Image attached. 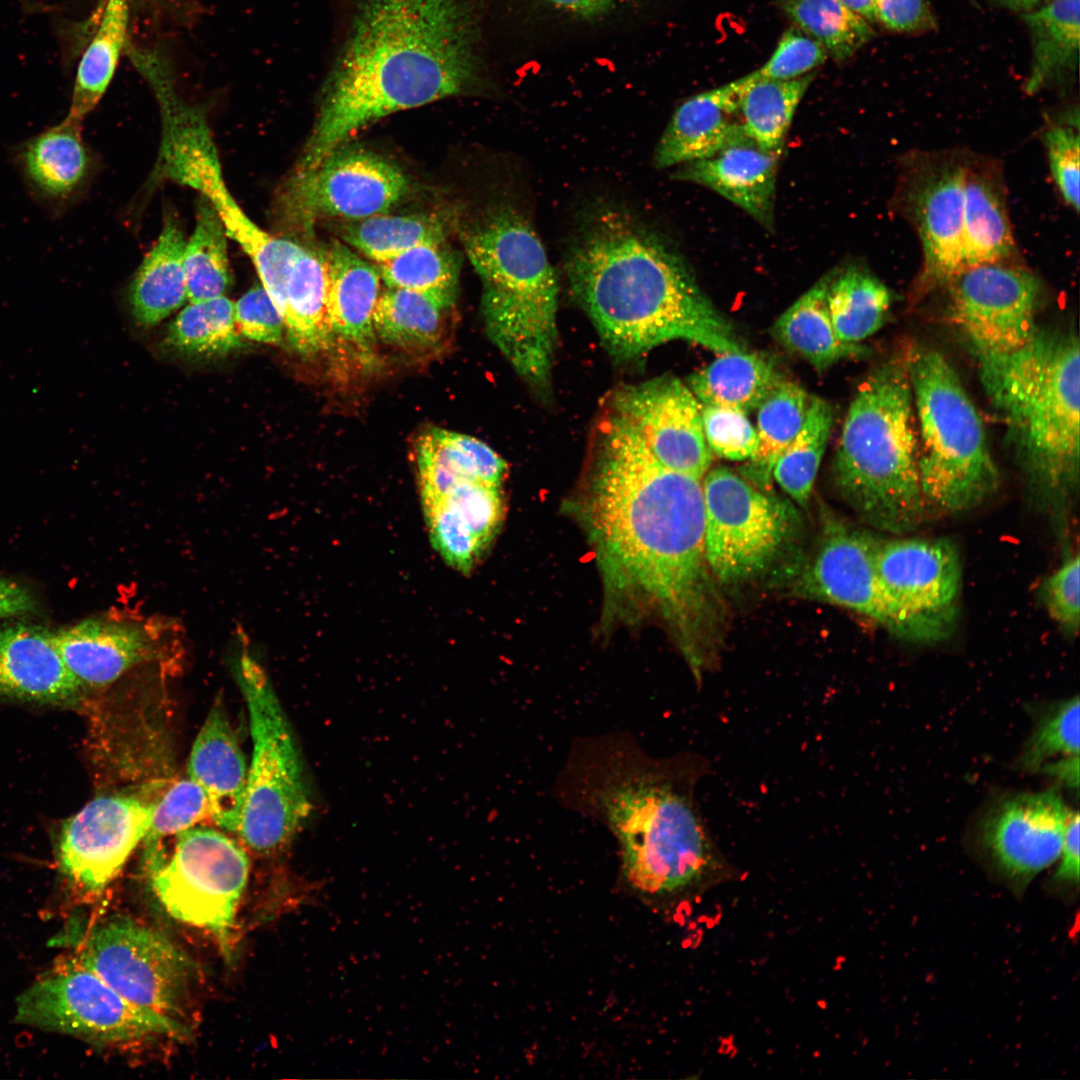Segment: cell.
Returning <instances> with one entry per match:
<instances>
[{
  "mask_svg": "<svg viewBox=\"0 0 1080 1080\" xmlns=\"http://www.w3.org/2000/svg\"><path fill=\"white\" fill-rule=\"evenodd\" d=\"M577 512L596 553L603 624L658 617L700 682L722 606L705 553L702 480L671 470L608 407L593 426Z\"/></svg>",
  "mask_w": 1080,
  "mask_h": 1080,
  "instance_id": "cell-1",
  "label": "cell"
},
{
  "mask_svg": "<svg viewBox=\"0 0 1080 1080\" xmlns=\"http://www.w3.org/2000/svg\"><path fill=\"white\" fill-rule=\"evenodd\" d=\"M484 7L485 0H353L296 169L316 167L389 114L478 88Z\"/></svg>",
  "mask_w": 1080,
  "mask_h": 1080,
  "instance_id": "cell-2",
  "label": "cell"
},
{
  "mask_svg": "<svg viewBox=\"0 0 1080 1080\" xmlns=\"http://www.w3.org/2000/svg\"><path fill=\"white\" fill-rule=\"evenodd\" d=\"M564 269L575 302L616 360H638L672 340L720 354L745 349L681 257L622 206L600 201L584 211Z\"/></svg>",
  "mask_w": 1080,
  "mask_h": 1080,
  "instance_id": "cell-3",
  "label": "cell"
},
{
  "mask_svg": "<svg viewBox=\"0 0 1080 1080\" xmlns=\"http://www.w3.org/2000/svg\"><path fill=\"white\" fill-rule=\"evenodd\" d=\"M589 746L569 781L582 807L618 840L633 888L659 897L699 896L731 878L694 797L706 769L702 759L656 760L616 739Z\"/></svg>",
  "mask_w": 1080,
  "mask_h": 1080,
  "instance_id": "cell-4",
  "label": "cell"
},
{
  "mask_svg": "<svg viewBox=\"0 0 1080 1080\" xmlns=\"http://www.w3.org/2000/svg\"><path fill=\"white\" fill-rule=\"evenodd\" d=\"M977 362L1032 494L1063 522L1080 479L1077 334L1038 328L1022 349Z\"/></svg>",
  "mask_w": 1080,
  "mask_h": 1080,
  "instance_id": "cell-5",
  "label": "cell"
},
{
  "mask_svg": "<svg viewBox=\"0 0 1080 1080\" xmlns=\"http://www.w3.org/2000/svg\"><path fill=\"white\" fill-rule=\"evenodd\" d=\"M463 243L483 284L489 339L537 395L549 398L559 287L532 222L516 203L501 201L472 223Z\"/></svg>",
  "mask_w": 1080,
  "mask_h": 1080,
  "instance_id": "cell-6",
  "label": "cell"
},
{
  "mask_svg": "<svg viewBox=\"0 0 1080 1080\" xmlns=\"http://www.w3.org/2000/svg\"><path fill=\"white\" fill-rule=\"evenodd\" d=\"M832 472L841 499L868 525L902 535L924 520L907 352L891 356L859 386Z\"/></svg>",
  "mask_w": 1080,
  "mask_h": 1080,
  "instance_id": "cell-7",
  "label": "cell"
},
{
  "mask_svg": "<svg viewBox=\"0 0 1080 1080\" xmlns=\"http://www.w3.org/2000/svg\"><path fill=\"white\" fill-rule=\"evenodd\" d=\"M907 363L926 506L951 514L972 510L1001 482L980 415L940 351L915 347L907 351Z\"/></svg>",
  "mask_w": 1080,
  "mask_h": 1080,
  "instance_id": "cell-8",
  "label": "cell"
},
{
  "mask_svg": "<svg viewBox=\"0 0 1080 1080\" xmlns=\"http://www.w3.org/2000/svg\"><path fill=\"white\" fill-rule=\"evenodd\" d=\"M238 681L253 749L237 834L250 849L269 855L289 845L311 804L289 722L264 670L243 656Z\"/></svg>",
  "mask_w": 1080,
  "mask_h": 1080,
  "instance_id": "cell-9",
  "label": "cell"
},
{
  "mask_svg": "<svg viewBox=\"0 0 1080 1080\" xmlns=\"http://www.w3.org/2000/svg\"><path fill=\"white\" fill-rule=\"evenodd\" d=\"M157 99L162 116L158 176L190 186L210 202L228 238L250 257L261 285L283 317L288 277L304 247L265 232L238 206L224 182L204 113L185 103L175 90Z\"/></svg>",
  "mask_w": 1080,
  "mask_h": 1080,
  "instance_id": "cell-10",
  "label": "cell"
},
{
  "mask_svg": "<svg viewBox=\"0 0 1080 1080\" xmlns=\"http://www.w3.org/2000/svg\"><path fill=\"white\" fill-rule=\"evenodd\" d=\"M702 488L705 553L717 583L734 586L764 576L796 539V508L727 467L708 470Z\"/></svg>",
  "mask_w": 1080,
  "mask_h": 1080,
  "instance_id": "cell-11",
  "label": "cell"
},
{
  "mask_svg": "<svg viewBox=\"0 0 1080 1080\" xmlns=\"http://www.w3.org/2000/svg\"><path fill=\"white\" fill-rule=\"evenodd\" d=\"M175 838L171 856L148 868L152 888L173 918L209 931L229 958L249 858L237 842L212 828L194 826Z\"/></svg>",
  "mask_w": 1080,
  "mask_h": 1080,
  "instance_id": "cell-12",
  "label": "cell"
},
{
  "mask_svg": "<svg viewBox=\"0 0 1080 1080\" xmlns=\"http://www.w3.org/2000/svg\"><path fill=\"white\" fill-rule=\"evenodd\" d=\"M15 1016L97 1044L189 1035L182 1021L128 1001L79 963L34 982L18 997Z\"/></svg>",
  "mask_w": 1080,
  "mask_h": 1080,
  "instance_id": "cell-13",
  "label": "cell"
},
{
  "mask_svg": "<svg viewBox=\"0 0 1080 1080\" xmlns=\"http://www.w3.org/2000/svg\"><path fill=\"white\" fill-rule=\"evenodd\" d=\"M79 964L128 1001L178 1020L194 975L184 951L126 916L106 920L89 933Z\"/></svg>",
  "mask_w": 1080,
  "mask_h": 1080,
  "instance_id": "cell-14",
  "label": "cell"
},
{
  "mask_svg": "<svg viewBox=\"0 0 1080 1080\" xmlns=\"http://www.w3.org/2000/svg\"><path fill=\"white\" fill-rule=\"evenodd\" d=\"M874 562L901 623L903 639L931 643L952 632L962 565L950 539L874 536Z\"/></svg>",
  "mask_w": 1080,
  "mask_h": 1080,
  "instance_id": "cell-15",
  "label": "cell"
},
{
  "mask_svg": "<svg viewBox=\"0 0 1080 1080\" xmlns=\"http://www.w3.org/2000/svg\"><path fill=\"white\" fill-rule=\"evenodd\" d=\"M952 322L978 359L1010 355L1036 334L1041 285L1030 271L985 263L962 269L945 285Z\"/></svg>",
  "mask_w": 1080,
  "mask_h": 1080,
  "instance_id": "cell-16",
  "label": "cell"
},
{
  "mask_svg": "<svg viewBox=\"0 0 1080 1080\" xmlns=\"http://www.w3.org/2000/svg\"><path fill=\"white\" fill-rule=\"evenodd\" d=\"M409 188L406 175L381 156L340 148L313 169L295 172L277 202L290 222L330 216L363 219L387 212Z\"/></svg>",
  "mask_w": 1080,
  "mask_h": 1080,
  "instance_id": "cell-17",
  "label": "cell"
},
{
  "mask_svg": "<svg viewBox=\"0 0 1080 1080\" xmlns=\"http://www.w3.org/2000/svg\"><path fill=\"white\" fill-rule=\"evenodd\" d=\"M156 801L135 793L100 796L67 819L58 848L67 879L88 894L102 892L142 843Z\"/></svg>",
  "mask_w": 1080,
  "mask_h": 1080,
  "instance_id": "cell-18",
  "label": "cell"
},
{
  "mask_svg": "<svg viewBox=\"0 0 1080 1080\" xmlns=\"http://www.w3.org/2000/svg\"><path fill=\"white\" fill-rule=\"evenodd\" d=\"M793 591L800 597L850 609L897 637L903 630L874 562V535L833 515L824 516L811 560L800 570Z\"/></svg>",
  "mask_w": 1080,
  "mask_h": 1080,
  "instance_id": "cell-19",
  "label": "cell"
},
{
  "mask_svg": "<svg viewBox=\"0 0 1080 1080\" xmlns=\"http://www.w3.org/2000/svg\"><path fill=\"white\" fill-rule=\"evenodd\" d=\"M606 402L662 465L703 479L712 452L703 432L701 404L687 385L676 377L661 376L623 385Z\"/></svg>",
  "mask_w": 1080,
  "mask_h": 1080,
  "instance_id": "cell-20",
  "label": "cell"
},
{
  "mask_svg": "<svg viewBox=\"0 0 1080 1080\" xmlns=\"http://www.w3.org/2000/svg\"><path fill=\"white\" fill-rule=\"evenodd\" d=\"M1072 813L1056 790L1011 795L988 812L981 840L1001 874L1025 887L1058 860Z\"/></svg>",
  "mask_w": 1080,
  "mask_h": 1080,
  "instance_id": "cell-21",
  "label": "cell"
},
{
  "mask_svg": "<svg viewBox=\"0 0 1080 1080\" xmlns=\"http://www.w3.org/2000/svg\"><path fill=\"white\" fill-rule=\"evenodd\" d=\"M965 170L958 160H931L909 186L908 204L923 251L921 288L945 286L960 271Z\"/></svg>",
  "mask_w": 1080,
  "mask_h": 1080,
  "instance_id": "cell-22",
  "label": "cell"
},
{
  "mask_svg": "<svg viewBox=\"0 0 1080 1080\" xmlns=\"http://www.w3.org/2000/svg\"><path fill=\"white\" fill-rule=\"evenodd\" d=\"M11 159L31 198L54 217L75 203L93 167L82 122L67 116L14 146Z\"/></svg>",
  "mask_w": 1080,
  "mask_h": 1080,
  "instance_id": "cell-23",
  "label": "cell"
},
{
  "mask_svg": "<svg viewBox=\"0 0 1080 1080\" xmlns=\"http://www.w3.org/2000/svg\"><path fill=\"white\" fill-rule=\"evenodd\" d=\"M782 153L763 148L742 131L712 155L678 166L671 177L713 190L773 231Z\"/></svg>",
  "mask_w": 1080,
  "mask_h": 1080,
  "instance_id": "cell-24",
  "label": "cell"
},
{
  "mask_svg": "<svg viewBox=\"0 0 1080 1080\" xmlns=\"http://www.w3.org/2000/svg\"><path fill=\"white\" fill-rule=\"evenodd\" d=\"M82 694L57 649L53 632L25 622L0 625V695L67 704Z\"/></svg>",
  "mask_w": 1080,
  "mask_h": 1080,
  "instance_id": "cell-25",
  "label": "cell"
},
{
  "mask_svg": "<svg viewBox=\"0 0 1080 1080\" xmlns=\"http://www.w3.org/2000/svg\"><path fill=\"white\" fill-rule=\"evenodd\" d=\"M187 772L204 791L212 821L222 830L237 833L248 767L224 704L217 702L210 708L194 740Z\"/></svg>",
  "mask_w": 1080,
  "mask_h": 1080,
  "instance_id": "cell-26",
  "label": "cell"
},
{
  "mask_svg": "<svg viewBox=\"0 0 1080 1080\" xmlns=\"http://www.w3.org/2000/svg\"><path fill=\"white\" fill-rule=\"evenodd\" d=\"M747 75L687 98L674 111L653 163L668 168L706 158L742 132L739 100Z\"/></svg>",
  "mask_w": 1080,
  "mask_h": 1080,
  "instance_id": "cell-27",
  "label": "cell"
},
{
  "mask_svg": "<svg viewBox=\"0 0 1080 1080\" xmlns=\"http://www.w3.org/2000/svg\"><path fill=\"white\" fill-rule=\"evenodd\" d=\"M417 447L423 506L440 501L462 482L501 487L505 480L506 462L472 436L432 428L420 437Z\"/></svg>",
  "mask_w": 1080,
  "mask_h": 1080,
  "instance_id": "cell-28",
  "label": "cell"
},
{
  "mask_svg": "<svg viewBox=\"0 0 1080 1080\" xmlns=\"http://www.w3.org/2000/svg\"><path fill=\"white\" fill-rule=\"evenodd\" d=\"M323 256L329 276L333 336L369 350L375 340L373 314L380 295L379 271L339 241H333Z\"/></svg>",
  "mask_w": 1080,
  "mask_h": 1080,
  "instance_id": "cell-29",
  "label": "cell"
},
{
  "mask_svg": "<svg viewBox=\"0 0 1080 1080\" xmlns=\"http://www.w3.org/2000/svg\"><path fill=\"white\" fill-rule=\"evenodd\" d=\"M1015 241L998 180L984 168L966 166L963 186L962 269L1007 262Z\"/></svg>",
  "mask_w": 1080,
  "mask_h": 1080,
  "instance_id": "cell-30",
  "label": "cell"
},
{
  "mask_svg": "<svg viewBox=\"0 0 1080 1080\" xmlns=\"http://www.w3.org/2000/svg\"><path fill=\"white\" fill-rule=\"evenodd\" d=\"M185 244L176 218L167 216L130 287L133 314L141 325L159 323L187 299L183 268Z\"/></svg>",
  "mask_w": 1080,
  "mask_h": 1080,
  "instance_id": "cell-31",
  "label": "cell"
},
{
  "mask_svg": "<svg viewBox=\"0 0 1080 1080\" xmlns=\"http://www.w3.org/2000/svg\"><path fill=\"white\" fill-rule=\"evenodd\" d=\"M291 347L313 355L333 339L329 314V276L323 255L303 248L291 268L283 314Z\"/></svg>",
  "mask_w": 1080,
  "mask_h": 1080,
  "instance_id": "cell-32",
  "label": "cell"
},
{
  "mask_svg": "<svg viewBox=\"0 0 1080 1080\" xmlns=\"http://www.w3.org/2000/svg\"><path fill=\"white\" fill-rule=\"evenodd\" d=\"M833 273L819 279L772 327L774 337L785 348L805 358L819 371L841 359L867 353L859 344L841 341L834 331L827 304Z\"/></svg>",
  "mask_w": 1080,
  "mask_h": 1080,
  "instance_id": "cell-33",
  "label": "cell"
},
{
  "mask_svg": "<svg viewBox=\"0 0 1080 1080\" xmlns=\"http://www.w3.org/2000/svg\"><path fill=\"white\" fill-rule=\"evenodd\" d=\"M784 378L767 357L758 353L721 354L688 377V387L702 404L744 411L757 409Z\"/></svg>",
  "mask_w": 1080,
  "mask_h": 1080,
  "instance_id": "cell-34",
  "label": "cell"
},
{
  "mask_svg": "<svg viewBox=\"0 0 1080 1080\" xmlns=\"http://www.w3.org/2000/svg\"><path fill=\"white\" fill-rule=\"evenodd\" d=\"M129 18L128 0H105L77 67L67 117L83 122L104 96L128 44Z\"/></svg>",
  "mask_w": 1080,
  "mask_h": 1080,
  "instance_id": "cell-35",
  "label": "cell"
},
{
  "mask_svg": "<svg viewBox=\"0 0 1080 1080\" xmlns=\"http://www.w3.org/2000/svg\"><path fill=\"white\" fill-rule=\"evenodd\" d=\"M1080 0H1051L1023 16L1032 37V65L1024 86L1034 94L1078 63Z\"/></svg>",
  "mask_w": 1080,
  "mask_h": 1080,
  "instance_id": "cell-36",
  "label": "cell"
},
{
  "mask_svg": "<svg viewBox=\"0 0 1080 1080\" xmlns=\"http://www.w3.org/2000/svg\"><path fill=\"white\" fill-rule=\"evenodd\" d=\"M814 75L790 80L747 75L739 100V117L746 136L767 150L783 152L793 116Z\"/></svg>",
  "mask_w": 1080,
  "mask_h": 1080,
  "instance_id": "cell-37",
  "label": "cell"
},
{
  "mask_svg": "<svg viewBox=\"0 0 1080 1080\" xmlns=\"http://www.w3.org/2000/svg\"><path fill=\"white\" fill-rule=\"evenodd\" d=\"M892 296L877 277L858 266L834 272L827 292L831 322L837 337L859 344L884 324Z\"/></svg>",
  "mask_w": 1080,
  "mask_h": 1080,
  "instance_id": "cell-38",
  "label": "cell"
},
{
  "mask_svg": "<svg viewBox=\"0 0 1080 1080\" xmlns=\"http://www.w3.org/2000/svg\"><path fill=\"white\" fill-rule=\"evenodd\" d=\"M809 404L806 391L783 380L759 405L757 446L741 468L742 476L767 491L780 455L800 430Z\"/></svg>",
  "mask_w": 1080,
  "mask_h": 1080,
  "instance_id": "cell-39",
  "label": "cell"
},
{
  "mask_svg": "<svg viewBox=\"0 0 1080 1080\" xmlns=\"http://www.w3.org/2000/svg\"><path fill=\"white\" fill-rule=\"evenodd\" d=\"M449 307L429 294L389 288L379 295L375 306V336L399 347L432 348L442 337L443 312Z\"/></svg>",
  "mask_w": 1080,
  "mask_h": 1080,
  "instance_id": "cell-40",
  "label": "cell"
},
{
  "mask_svg": "<svg viewBox=\"0 0 1080 1080\" xmlns=\"http://www.w3.org/2000/svg\"><path fill=\"white\" fill-rule=\"evenodd\" d=\"M225 228L210 202L200 196L194 231L186 241L183 268L187 299L198 302L224 296L231 275Z\"/></svg>",
  "mask_w": 1080,
  "mask_h": 1080,
  "instance_id": "cell-41",
  "label": "cell"
},
{
  "mask_svg": "<svg viewBox=\"0 0 1080 1080\" xmlns=\"http://www.w3.org/2000/svg\"><path fill=\"white\" fill-rule=\"evenodd\" d=\"M832 423L830 403L812 397L800 430L773 468L772 477L803 508L808 506Z\"/></svg>",
  "mask_w": 1080,
  "mask_h": 1080,
  "instance_id": "cell-42",
  "label": "cell"
},
{
  "mask_svg": "<svg viewBox=\"0 0 1080 1080\" xmlns=\"http://www.w3.org/2000/svg\"><path fill=\"white\" fill-rule=\"evenodd\" d=\"M780 8L836 61L852 57L872 37L869 22L840 0H780Z\"/></svg>",
  "mask_w": 1080,
  "mask_h": 1080,
  "instance_id": "cell-43",
  "label": "cell"
},
{
  "mask_svg": "<svg viewBox=\"0 0 1080 1080\" xmlns=\"http://www.w3.org/2000/svg\"><path fill=\"white\" fill-rule=\"evenodd\" d=\"M342 238L377 264L419 245L442 244L445 231L441 222L427 215H375L348 224Z\"/></svg>",
  "mask_w": 1080,
  "mask_h": 1080,
  "instance_id": "cell-44",
  "label": "cell"
},
{
  "mask_svg": "<svg viewBox=\"0 0 1080 1080\" xmlns=\"http://www.w3.org/2000/svg\"><path fill=\"white\" fill-rule=\"evenodd\" d=\"M167 341L191 355H221L239 348L234 303L225 296L191 302L171 323Z\"/></svg>",
  "mask_w": 1080,
  "mask_h": 1080,
  "instance_id": "cell-45",
  "label": "cell"
},
{
  "mask_svg": "<svg viewBox=\"0 0 1080 1080\" xmlns=\"http://www.w3.org/2000/svg\"><path fill=\"white\" fill-rule=\"evenodd\" d=\"M377 269L389 288L429 294L450 306L454 303L458 264L442 244L413 247L379 263Z\"/></svg>",
  "mask_w": 1080,
  "mask_h": 1080,
  "instance_id": "cell-46",
  "label": "cell"
},
{
  "mask_svg": "<svg viewBox=\"0 0 1080 1080\" xmlns=\"http://www.w3.org/2000/svg\"><path fill=\"white\" fill-rule=\"evenodd\" d=\"M209 817L206 795L190 778L173 784L156 801L149 829L142 841L145 860L150 867L162 859V842L194 827Z\"/></svg>",
  "mask_w": 1080,
  "mask_h": 1080,
  "instance_id": "cell-47",
  "label": "cell"
},
{
  "mask_svg": "<svg viewBox=\"0 0 1080 1080\" xmlns=\"http://www.w3.org/2000/svg\"><path fill=\"white\" fill-rule=\"evenodd\" d=\"M1079 697L1064 700L1038 722L1027 741L1020 763L1029 771L1067 756L1079 755Z\"/></svg>",
  "mask_w": 1080,
  "mask_h": 1080,
  "instance_id": "cell-48",
  "label": "cell"
},
{
  "mask_svg": "<svg viewBox=\"0 0 1080 1080\" xmlns=\"http://www.w3.org/2000/svg\"><path fill=\"white\" fill-rule=\"evenodd\" d=\"M529 16L546 24L596 28L639 11L644 0H517Z\"/></svg>",
  "mask_w": 1080,
  "mask_h": 1080,
  "instance_id": "cell-49",
  "label": "cell"
},
{
  "mask_svg": "<svg viewBox=\"0 0 1080 1080\" xmlns=\"http://www.w3.org/2000/svg\"><path fill=\"white\" fill-rule=\"evenodd\" d=\"M440 501L461 518L486 549L503 520L501 487L479 481H466L457 485Z\"/></svg>",
  "mask_w": 1080,
  "mask_h": 1080,
  "instance_id": "cell-50",
  "label": "cell"
},
{
  "mask_svg": "<svg viewBox=\"0 0 1080 1080\" xmlns=\"http://www.w3.org/2000/svg\"><path fill=\"white\" fill-rule=\"evenodd\" d=\"M433 546L452 568L469 574L485 548L442 501L423 506Z\"/></svg>",
  "mask_w": 1080,
  "mask_h": 1080,
  "instance_id": "cell-51",
  "label": "cell"
},
{
  "mask_svg": "<svg viewBox=\"0 0 1080 1080\" xmlns=\"http://www.w3.org/2000/svg\"><path fill=\"white\" fill-rule=\"evenodd\" d=\"M706 442L714 454L732 461H746L757 446V433L744 411L701 404Z\"/></svg>",
  "mask_w": 1080,
  "mask_h": 1080,
  "instance_id": "cell-52",
  "label": "cell"
},
{
  "mask_svg": "<svg viewBox=\"0 0 1080 1080\" xmlns=\"http://www.w3.org/2000/svg\"><path fill=\"white\" fill-rule=\"evenodd\" d=\"M1080 557L1076 553L1050 574L1040 587L1049 616L1068 635H1077L1080 624Z\"/></svg>",
  "mask_w": 1080,
  "mask_h": 1080,
  "instance_id": "cell-53",
  "label": "cell"
},
{
  "mask_svg": "<svg viewBox=\"0 0 1080 1080\" xmlns=\"http://www.w3.org/2000/svg\"><path fill=\"white\" fill-rule=\"evenodd\" d=\"M827 56L818 41L791 27L782 34L769 60L755 73L765 79H795L823 64Z\"/></svg>",
  "mask_w": 1080,
  "mask_h": 1080,
  "instance_id": "cell-54",
  "label": "cell"
},
{
  "mask_svg": "<svg viewBox=\"0 0 1080 1080\" xmlns=\"http://www.w3.org/2000/svg\"><path fill=\"white\" fill-rule=\"evenodd\" d=\"M1052 177L1065 202L1079 210V129L1078 123L1056 124L1045 133Z\"/></svg>",
  "mask_w": 1080,
  "mask_h": 1080,
  "instance_id": "cell-55",
  "label": "cell"
},
{
  "mask_svg": "<svg viewBox=\"0 0 1080 1080\" xmlns=\"http://www.w3.org/2000/svg\"><path fill=\"white\" fill-rule=\"evenodd\" d=\"M238 332L263 343H279L285 331L282 315L261 284H256L234 303Z\"/></svg>",
  "mask_w": 1080,
  "mask_h": 1080,
  "instance_id": "cell-56",
  "label": "cell"
},
{
  "mask_svg": "<svg viewBox=\"0 0 1080 1080\" xmlns=\"http://www.w3.org/2000/svg\"><path fill=\"white\" fill-rule=\"evenodd\" d=\"M875 18L897 32L922 31L935 25L927 0H876Z\"/></svg>",
  "mask_w": 1080,
  "mask_h": 1080,
  "instance_id": "cell-57",
  "label": "cell"
},
{
  "mask_svg": "<svg viewBox=\"0 0 1080 1080\" xmlns=\"http://www.w3.org/2000/svg\"><path fill=\"white\" fill-rule=\"evenodd\" d=\"M1079 813L1073 811L1064 834L1059 865L1053 880L1065 886L1079 884Z\"/></svg>",
  "mask_w": 1080,
  "mask_h": 1080,
  "instance_id": "cell-58",
  "label": "cell"
},
{
  "mask_svg": "<svg viewBox=\"0 0 1080 1080\" xmlns=\"http://www.w3.org/2000/svg\"><path fill=\"white\" fill-rule=\"evenodd\" d=\"M36 606V598L27 586L0 577V620L31 613Z\"/></svg>",
  "mask_w": 1080,
  "mask_h": 1080,
  "instance_id": "cell-59",
  "label": "cell"
},
{
  "mask_svg": "<svg viewBox=\"0 0 1080 1080\" xmlns=\"http://www.w3.org/2000/svg\"><path fill=\"white\" fill-rule=\"evenodd\" d=\"M1039 772L1054 776L1064 785L1078 790L1079 787V755L1062 757L1042 766Z\"/></svg>",
  "mask_w": 1080,
  "mask_h": 1080,
  "instance_id": "cell-60",
  "label": "cell"
},
{
  "mask_svg": "<svg viewBox=\"0 0 1080 1080\" xmlns=\"http://www.w3.org/2000/svg\"><path fill=\"white\" fill-rule=\"evenodd\" d=\"M846 7L853 12L857 13L868 22L876 21L875 18V2L876 0H840Z\"/></svg>",
  "mask_w": 1080,
  "mask_h": 1080,
  "instance_id": "cell-61",
  "label": "cell"
},
{
  "mask_svg": "<svg viewBox=\"0 0 1080 1080\" xmlns=\"http://www.w3.org/2000/svg\"><path fill=\"white\" fill-rule=\"evenodd\" d=\"M1002 1L1004 3H1006L1008 6H1010L1011 8L1018 9V10H1026L1028 12V11H1030L1032 9H1035V7L1042 0H1002Z\"/></svg>",
  "mask_w": 1080,
  "mask_h": 1080,
  "instance_id": "cell-62",
  "label": "cell"
}]
</instances>
